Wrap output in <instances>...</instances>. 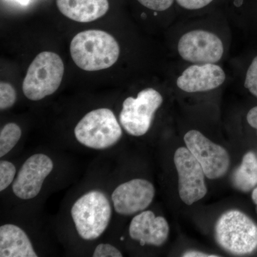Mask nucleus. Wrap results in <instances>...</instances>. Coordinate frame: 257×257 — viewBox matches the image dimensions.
<instances>
[{
    "instance_id": "obj_1",
    "label": "nucleus",
    "mask_w": 257,
    "mask_h": 257,
    "mask_svg": "<svg viewBox=\"0 0 257 257\" xmlns=\"http://www.w3.org/2000/svg\"><path fill=\"white\" fill-rule=\"evenodd\" d=\"M120 49L114 37L101 30H86L77 34L70 44L74 63L85 71L109 68L118 60Z\"/></svg>"
},
{
    "instance_id": "obj_2",
    "label": "nucleus",
    "mask_w": 257,
    "mask_h": 257,
    "mask_svg": "<svg viewBox=\"0 0 257 257\" xmlns=\"http://www.w3.org/2000/svg\"><path fill=\"white\" fill-rule=\"evenodd\" d=\"M218 244L231 254H250L257 248V225L242 211L231 209L223 213L214 228Z\"/></svg>"
},
{
    "instance_id": "obj_3",
    "label": "nucleus",
    "mask_w": 257,
    "mask_h": 257,
    "mask_svg": "<svg viewBox=\"0 0 257 257\" xmlns=\"http://www.w3.org/2000/svg\"><path fill=\"white\" fill-rule=\"evenodd\" d=\"M111 213L109 199L99 191L86 193L71 209L77 233L84 240L99 238L110 222Z\"/></svg>"
},
{
    "instance_id": "obj_4",
    "label": "nucleus",
    "mask_w": 257,
    "mask_h": 257,
    "mask_svg": "<svg viewBox=\"0 0 257 257\" xmlns=\"http://www.w3.org/2000/svg\"><path fill=\"white\" fill-rule=\"evenodd\" d=\"M64 72L60 56L55 52H41L29 67L23 84L24 94L32 101L51 95L60 87Z\"/></svg>"
},
{
    "instance_id": "obj_5",
    "label": "nucleus",
    "mask_w": 257,
    "mask_h": 257,
    "mask_svg": "<svg viewBox=\"0 0 257 257\" xmlns=\"http://www.w3.org/2000/svg\"><path fill=\"white\" fill-rule=\"evenodd\" d=\"M79 143L94 150L114 146L122 136V130L113 111L106 108L87 113L74 128Z\"/></svg>"
},
{
    "instance_id": "obj_6",
    "label": "nucleus",
    "mask_w": 257,
    "mask_h": 257,
    "mask_svg": "<svg viewBox=\"0 0 257 257\" xmlns=\"http://www.w3.org/2000/svg\"><path fill=\"white\" fill-rule=\"evenodd\" d=\"M162 102L163 97L155 89H143L136 98L130 96L125 99L119 114L120 124L132 136H143L150 130Z\"/></svg>"
},
{
    "instance_id": "obj_7",
    "label": "nucleus",
    "mask_w": 257,
    "mask_h": 257,
    "mask_svg": "<svg viewBox=\"0 0 257 257\" xmlns=\"http://www.w3.org/2000/svg\"><path fill=\"white\" fill-rule=\"evenodd\" d=\"M174 161L178 173L179 197L186 204L192 205L207 194L205 173L187 147L177 149Z\"/></svg>"
},
{
    "instance_id": "obj_8",
    "label": "nucleus",
    "mask_w": 257,
    "mask_h": 257,
    "mask_svg": "<svg viewBox=\"0 0 257 257\" xmlns=\"http://www.w3.org/2000/svg\"><path fill=\"white\" fill-rule=\"evenodd\" d=\"M184 140L187 148L200 163L208 179H219L226 175L230 158L224 147L212 143L197 130L189 131Z\"/></svg>"
},
{
    "instance_id": "obj_9",
    "label": "nucleus",
    "mask_w": 257,
    "mask_h": 257,
    "mask_svg": "<svg viewBox=\"0 0 257 257\" xmlns=\"http://www.w3.org/2000/svg\"><path fill=\"white\" fill-rule=\"evenodd\" d=\"M178 52L183 60L195 64H215L222 58L224 45L212 32L198 30L181 37Z\"/></svg>"
},
{
    "instance_id": "obj_10",
    "label": "nucleus",
    "mask_w": 257,
    "mask_h": 257,
    "mask_svg": "<svg viewBox=\"0 0 257 257\" xmlns=\"http://www.w3.org/2000/svg\"><path fill=\"white\" fill-rule=\"evenodd\" d=\"M153 184L146 179H135L120 184L111 195L115 211L130 216L147 209L155 197Z\"/></svg>"
},
{
    "instance_id": "obj_11",
    "label": "nucleus",
    "mask_w": 257,
    "mask_h": 257,
    "mask_svg": "<svg viewBox=\"0 0 257 257\" xmlns=\"http://www.w3.org/2000/svg\"><path fill=\"white\" fill-rule=\"evenodd\" d=\"M53 168V162L47 155H32L19 171L13 183V192L17 197L25 200L36 197L41 191L44 181Z\"/></svg>"
},
{
    "instance_id": "obj_12",
    "label": "nucleus",
    "mask_w": 257,
    "mask_h": 257,
    "mask_svg": "<svg viewBox=\"0 0 257 257\" xmlns=\"http://www.w3.org/2000/svg\"><path fill=\"white\" fill-rule=\"evenodd\" d=\"M225 79L224 71L215 64H194L179 76L177 85L186 92H207L219 87Z\"/></svg>"
},
{
    "instance_id": "obj_13",
    "label": "nucleus",
    "mask_w": 257,
    "mask_h": 257,
    "mask_svg": "<svg viewBox=\"0 0 257 257\" xmlns=\"http://www.w3.org/2000/svg\"><path fill=\"white\" fill-rule=\"evenodd\" d=\"M130 237L145 244L160 246L167 241L170 233L168 222L152 211H145L133 218L128 229Z\"/></svg>"
},
{
    "instance_id": "obj_14",
    "label": "nucleus",
    "mask_w": 257,
    "mask_h": 257,
    "mask_svg": "<svg viewBox=\"0 0 257 257\" xmlns=\"http://www.w3.org/2000/svg\"><path fill=\"white\" fill-rule=\"evenodd\" d=\"M60 13L78 23H90L104 16L109 10L108 0H56Z\"/></svg>"
},
{
    "instance_id": "obj_15",
    "label": "nucleus",
    "mask_w": 257,
    "mask_h": 257,
    "mask_svg": "<svg viewBox=\"0 0 257 257\" xmlns=\"http://www.w3.org/2000/svg\"><path fill=\"white\" fill-rule=\"evenodd\" d=\"M0 256L37 257L31 241L21 228L14 224L0 227Z\"/></svg>"
},
{
    "instance_id": "obj_16",
    "label": "nucleus",
    "mask_w": 257,
    "mask_h": 257,
    "mask_svg": "<svg viewBox=\"0 0 257 257\" xmlns=\"http://www.w3.org/2000/svg\"><path fill=\"white\" fill-rule=\"evenodd\" d=\"M233 186L242 192H248L257 187V155L253 152L245 154L241 165L231 176Z\"/></svg>"
},
{
    "instance_id": "obj_17",
    "label": "nucleus",
    "mask_w": 257,
    "mask_h": 257,
    "mask_svg": "<svg viewBox=\"0 0 257 257\" xmlns=\"http://www.w3.org/2000/svg\"><path fill=\"white\" fill-rule=\"evenodd\" d=\"M22 130L15 123H8L2 128L0 133V157L9 153L20 141Z\"/></svg>"
},
{
    "instance_id": "obj_18",
    "label": "nucleus",
    "mask_w": 257,
    "mask_h": 257,
    "mask_svg": "<svg viewBox=\"0 0 257 257\" xmlns=\"http://www.w3.org/2000/svg\"><path fill=\"white\" fill-rule=\"evenodd\" d=\"M16 168L12 162L1 161L0 162V191L8 188L14 181Z\"/></svg>"
},
{
    "instance_id": "obj_19",
    "label": "nucleus",
    "mask_w": 257,
    "mask_h": 257,
    "mask_svg": "<svg viewBox=\"0 0 257 257\" xmlns=\"http://www.w3.org/2000/svg\"><path fill=\"white\" fill-rule=\"evenodd\" d=\"M16 92L9 83L2 82L0 84V109H9L16 101Z\"/></svg>"
},
{
    "instance_id": "obj_20",
    "label": "nucleus",
    "mask_w": 257,
    "mask_h": 257,
    "mask_svg": "<svg viewBox=\"0 0 257 257\" xmlns=\"http://www.w3.org/2000/svg\"><path fill=\"white\" fill-rule=\"evenodd\" d=\"M217 0H175L176 5L187 11H199L209 8Z\"/></svg>"
},
{
    "instance_id": "obj_21",
    "label": "nucleus",
    "mask_w": 257,
    "mask_h": 257,
    "mask_svg": "<svg viewBox=\"0 0 257 257\" xmlns=\"http://www.w3.org/2000/svg\"><path fill=\"white\" fill-rule=\"evenodd\" d=\"M244 87L257 98V57L253 59L248 67L245 78Z\"/></svg>"
},
{
    "instance_id": "obj_22",
    "label": "nucleus",
    "mask_w": 257,
    "mask_h": 257,
    "mask_svg": "<svg viewBox=\"0 0 257 257\" xmlns=\"http://www.w3.org/2000/svg\"><path fill=\"white\" fill-rule=\"evenodd\" d=\"M140 5L147 9L162 13L167 11L174 6L175 0H137Z\"/></svg>"
},
{
    "instance_id": "obj_23",
    "label": "nucleus",
    "mask_w": 257,
    "mask_h": 257,
    "mask_svg": "<svg viewBox=\"0 0 257 257\" xmlns=\"http://www.w3.org/2000/svg\"><path fill=\"white\" fill-rule=\"evenodd\" d=\"M94 257H121L122 253L119 250L109 243H100L96 246L94 252L93 253Z\"/></svg>"
},
{
    "instance_id": "obj_24",
    "label": "nucleus",
    "mask_w": 257,
    "mask_h": 257,
    "mask_svg": "<svg viewBox=\"0 0 257 257\" xmlns=\"http://www.w3.org/2000/svg\"><path fill=\"white\" fill-rule=\"evenodd\" d=\"M246 119H247L248 124L251 127L256 130L257 131V106L248 111Z\"/></svg>"
},
{
    "instance_id": "obj_25",
    "label": "nucleus",
    "mask_w": 257,
    "mask_h": 257,
    "mask_svg": "<svg viewBox=\"0 0 257 257\" xmlns=\"http://www.w3.org/2000/svg\"><path fill=\"white\" fill-rule=\"evenodd\" d=\"M182 256L184 257H217V255L209 254L204 252H201L199 251H187L183 253Z\"/></svg>"
},
{
    "instance_id": "obj_26",
    "label": "nucleus",
    "mask_w": 257,
    "mask_h": 257,
    "mask_svg": "<svg viewBox=\"0 0 257 257\" xmlns=\"http://www.w3.org/2000/svg\"><path fill=\"white\" fill-rule=\"evenodd\" d=\"M251 198L255 204H257V187L253 189L252 194H251Z\"/></svg>"
},
{
    "instance_id": "obj_27",
    "label": "nucleus",
    "mask_w": 257,
    "mask_h": 257,
    "mask_svg": "<svg viewBox=\"0 0 257 257\" xmlns=\"http://www.w3.org/2000/svg\"><path fill=\"white\" fill-rule=\"evenodd\" d=\"M13 1L17 2L19 4L24 5V6H26L30 3L31 0H13Z\"/></svg>"
},
{
    "instance_id": "obj_28",
    "label": "nucleus",
    "mask_w": 257,
    "mask_h": 257,
    "mask_svg": "<svg viewBox=\"0 0 257 257\" xmlns=\"http://www.w3.org/2000/svg\"><path fill=\"white\" fill-rule=\"evenodd\" d=\"M256 213H257V204H256Z\"/></svg>"
}]
</instances>
